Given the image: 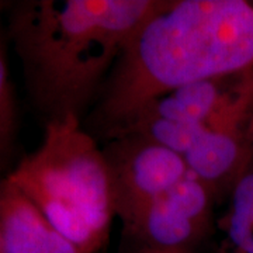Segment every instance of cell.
<instances>
[{
  "label": "cell",
  "instance_id": "cell-11",
  "mask_svg": "<svg viewBox=\"0 0 253 253\" xmlns=\"http://www.w3.org/2000/svg\"><path fill=\"white\" fill-rule=\"evenodd\" d=\"M0 253H3V249H1V232H0Z\"/></svg>",
  "mask_w": 253,
  "mask_h": 253
},
{
  "label": "cell",
  "instance_id": "cell-5",
  "mask_svg": "<svg viewBox=\"0 0 253 253\" xmlns=\"http://www.w3.org/2000/svg\"><path fill=\"white\" fill-rule=\"evenodd\" d=\"M104 154L111 173L116 217L124 226L190 172L183 155L139 136L114 138Z\"/></svg>",
  "mask_w": 253,
  "mask_h": 253
},
{
  "label": "cell",
  "instance_id": "cell-8",
  "mask_svg": "<svg viewBox=\"0 0 253 253\" xmlns=\"http://www.w3.org/2000/svg\"><path fill=\"white\" fill-rule=\"evenodd\" d=\"M3 253H83L7 179L0 180Z\"/></svg>",
  "mask_w": 253,
  "mask_h": 253
},
{
  "label": "cell",
  "instance_id": "cell-7",
  "mask_svg": "<svg viewBox=\"0 0 253 253\" xmlns=\"http://www.w3.org/2000/svg\"><path fill=\"white\" fill-rule=\"evenodd\" d=\"M253 152V94L204 129L184 159L214 196L231 189Z\"/></svg>",
  "mask_w": 253,
  "mask_h": 253
},
{
  "label": "cell",
  "instance_id": "cell-4",
  "mask_svg": "<svg viewBox=\"0 0 253 253\" xmlns=\"http://www.w3.org/2000/svg\"><path fill=\"white\" fill-rule=\"evenodd\" d=\"M249 94H253V75L177 87L149 101L113 138L139 136L186 156L207 126Z\"/></svg>",
  "mask_w": 253,
  "mask_h": 253
},
{
  "label": "cell",
  "instance_id": "cell-10",
  "mask_svg": "<svg viewBox=\"0 0 253 253\" xmlns=\"http://www.w3.org/2000/svg\"><path fill=\"white\" fill-rule=\"evenodd\" d=\"M16 114L6 59L0 44V174L7 169L14 142Z\"/></svg>",
  "mask_w": 253,
  "mask_h": 253
},
{
  "label": "cell",
  "instance_id": "cell-1",
  "mask_svg": "<svg viewBox=\"0 0 253 253\" xmlns=\"http://www.w3.org/2000/svg\"><path fill=\"white\" fill-rule=\"evenodd\" d=\"M245 75H253V1L161 0L106 81L97 120L113 136L168 91Z\"/></svg>",
  "mask_w": 253,
  "mask_h": 253
},
{
  "label": "cell",
  "instance_id": "cell-2",
  "mask_svg": "<svg viewBox=\"0 0 253 253\" xmlns=\"http://www.w3.org/2000/svg\"><path fill=\"white\" fill-rule=\"evenodd\" d=\"M159 1L21 0L10 6V37L46 121L81 117Z\"/></svg>",
  "mask_w": 253,
  "mask_h": 253
},
{
  "label": "cell",
  "instance_id": "cell-9",
  "mask_svg": "<svg viewBox=\"0 0 253 253\" xmlns=\"http://www.w3.org/2000/svg\"><path fill=\"white\" fill-rule=\"evenodd\" d=\"M231 191L219 253H253V152Z\"/></svg>",
  "mask_w": 253,
  "mask_h": 253
},
{
  "label": "cell",
  "instance_id": "cell-6",
  "mask_svg": "<svg viewBox=\"0 0 253 253\" xmlns=\"http://www.w3.org/2000/svg\"><path fill=\"white\" fill-rule=\"evenodd\" d=\"M214 193L189 172L146 204L126 229L156 253H177L196 244L210 222Z\"/></svg>",
  "mask_w": 253,
  "mask_h": 253
},
{
  "label": "cell",
  "instance_id": "cell-3",
  "mask_svg": "<svg viewBox=\"0 0 253 253\" xmlns=\"http://www.w3.org/2000/svg\"><path fill=\"white\" fill-rule=\"evenodd\" d=\"M6 177L83 253L107 242L116 217L111 173L81 117L46 121L41 145Z\"/></svg>",
  "mask_w": 253,
  "mask_h": 253
}]
</instances>
